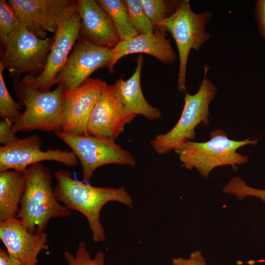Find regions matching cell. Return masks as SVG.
I'll return each mask as SVG.
<instances>
[{"label": "cell", "instance_id": "cell-1", "mask_svg": "<svg viewBox=\"0 0 265 265\" xmlns=\"http://www.w3.org/2000/svg\"><path fill=\"white\" fill-rule=\"evenodd\" d=\"M54 177L57 180L53 189L57 201L70 210L80 212L86 218L92 240L95 243L106 239L105 229L100 220L104 205L110 201H116L132 208L133 200L125 186H94L78 181L64 169L55 172Z\"/></svg>", "mask_w": 265, "mask_h": 265}, {"label": "cell", "instance_id": "cell-2", "mask_svg": "<svg viewBox=\"0 0 265 265\" xmlns=\"http://www.w3.org/2000/svg\"><path fill=\"white\" fill-rule=\"evenodd\" d=\"M26 186L16 218L21 220L28 231L34 234L45 232L53 218H66L71 210L57 201L49 168L41 162L26 170Z\"/></svg>", "mask_w": 265, "mask_h": 265}, {"label": "cell", "instance_id": "cell-3", "mask_svg": "<svg viewBox=\"0 0 265 265\" xmlns=\"http://www.w3.org/2000/svg\"><path fill=\"white\" fill-rule=\"evenodd\" d=\"M209 140L204 142L188 141L174 151L183 167L188 170L195 168L205 179L209 178L210 172L216 167L230 165L236 171L237 165L247 162L248 156L237 150L246 145H257L259 140L230 139L221 129L212 131Z\"/></svg>", "mask_w": 265, "mask_h": 265}, {"label": "cell", "instance_id": "cell-4", "mask_svg": "<svg viewBox=\"0 0 265 265\" xmlns=\"http://www.w3.org/2000/svg\"><path fill=\"white\" fill-rule=\"evenodd\" d=\"M12 87L19 103L25 107L13 125L19 132L39 130L47 132L62 131V103L64 89L57 84L52 91H41L13 80Z\"/></svg>", "mask_w": 265, "mask_h": 265}, {"label": "cell", "instance_id": "cell-5", "mask_svg": "<svg viewBox=\"0 0 265 265\" xmlns=\"http://www.w3.org/2000/svg\"><path fill=\"white\" fill-rule=\"evenodd\" d=\"M208 64L204 66L203 79L198 91L193 95L185 93L184 108L180 119L169 132L156 135L150 144L156 153L165 154L180 147L188 141L196 137L195 129L203 123L209 124V106L215 97L217 88L206 78L209 70Z\"/></svg>", "mask_w": 265, "mask_h": 265}, {"label": "cell", "instance_id": "cell-6", "mask_svg": "<svg viewBox=\"0 0 265 265\" xmlns=\"http://www.w3.org/2000/svg\"><path fill=\"white\" fill-rule=\"evenodd\" d=\"M212 15L210 11L195 13L188 0H182L177 11L156 26L169 32L177 45L179 57L177 87L181 92H186V67L190 51H199L210 39V35L205 28Z\"/></svg>", "mask_w": 265, "mask_h": 265}, {"label": "cell", "instance_id": "cell-7", "mask_svg": "<svg viewBox=\"0 0 265 265\" xmlns=\"http://www.w3.org/2000/svg\"><path fill=\"white\" fill-rule=\"evenodd\" d=\"M53 133L69 146L77 156L80 162L85 182H89L95 170L102 165L116 164L134 166L136 164L129 151L111 139L62 131Z\"/></svg>", "mask_w": 265, "mask_h": 265}, {"label": "cell", "instance_id": "cell-8", "mask_svg": "<svg viewBox=\"0 0 265 265\" xmlns=\"http://www.w3.org/2000/svg\"><path fill=\"white\" fill-rule=\"evenodd\" d=\"M54 39H41L23 26L1 50L0 62L13 80L25 73L34 76L44 70Z\"/></svg>", "mask_w": 265, "mask_h": 265}, {"label": "cell", "instance_id": "cell-9", "mask_svg": "<svg viewBox=\"0 0 265 265\" xmlns=\"http://www.w3.org/2000/svg\"><path fill=\"white\" fill-rule=\"evenodd\" d=\"M23 26L41 39L47 31L56 32L60 25L77 11L74 0H8Z\"/></svg>", "mask_w": 265, "mask_h": 265}, {"label": "cell", "instance_id": "cell-10", "mask_svg": "<svg viewBox=\"0 0 265 265\" xmlns=\"http://www.w3.org/2000/svg\"><path fill=\"white\" fill-rule=\"evenodd\" d=\"M80 26L81 18L77 10L60 25L54 34V41L41 73L37 77L27 74L21 82L41 91H49L80 37Z\"/></svg>", "mask_w": 265, "mask_h": 265}, {"label": "cell", "instance_id": "cell-11", "mask_svg": "<svg viewBox=\"0 0 265 265\" xmlns=\"http://www.w3.org/2000/svg\"><path fill=\"white\" fill-rule=\"evenodd\" d=\"M112 49L99 46L80 36L64 67L56 76L55 84L61 85L64 92L78 88L94 71L107 67L112 58Z\"/></svg>", "mask_w": 265, "mask_h": 265}, {"label": "cell", "instance_id": "cell-12", "mask_svg": "<svg viewBox=\"0 0 265 265\" xmlns=\"http://www.w3.org/2000/svg\"><path fill=\"white\" fill-rule=\"evenodd\" d=\"M42 144L37 134L24 138H18L13 143L0 147V171L7 170L25 171L32 164L43 161L52 160L68 166L78 164V159L72 151L59 149H41Z\"/></svg>", "mask_w": 265, "mask_h": 265}, {"label": "cell", "instance_id": "cell-13", "mask_svg": "<svg viewBox=\"0 0 265 265\" xmlns=\"http://www.w3.org/2000/svg\"><path fill=\"white\" fill-rule=\"evenodd\" d=\"M106 82L89 78L75 90L64 92L62 103V131L69 133L88 135L89 119L96 102Z\"/></svg>", "mask_w": 265, "mask_h": 265}, {"label": "cell", "instance_id": "cell-14", "mask_svg": "<svg viewBox=\"0 0 265 265\" xmlns=\"http://www.w3.org/2000/svg\"><path fill=\"white\" fill-rule=\"evenodd\" d=\"M136 115L124 109L112 85L106 84L97 99L88 124V135L115 140Z\"/></svg>", "mask_w": 265, "mask_h": 265}, {"label": "cell", "instance_id": "cell-15", "mask_svg": "<svg viewBox=\"0 0 265 265\" xmlns=\"http://www.w3.org/2000/svg\"><path fill=\"white\" fill-rule=\"evenodd\" d=\"M0 238L9 254L22 265H37L39 253L49 248L45 232H30L16 217L0 222Z\"/></svg>", "mask_w": 265, "mask_h": 265}, {"label": "cell", "instance_id": "cell-16", "mask_svg": "<svg viewBox=\"0 0 265 265\" xmlns=\"http://www.w3.org/2000/svg\"><path fill=\"white\" fill-rule=\"evenodd\" d=\"M166 30L156 27L154 33L138 35L120 41L112 49V58L107 68L110 74L114 67L123 57L133 53H143L151 55L164 64L173 63L177 58L169 39L166 38Z\"/></svg>", "mask_w": 265, "mask_h": 265}, {"label": "cell", "instance_id": "cell-17", "mask_svg": "<svg viewBox=\"0 0 265 265\" xmlns=\"http://www.w3.org/2000/svg\"><path fill=\"white\" fill-rule=\"evenodd\" d=\"M77 9L81 18L80 37L110 48L121 41L112 20L96 0H77Z\"/></svg>", "mask_w": 265, "mask_h": 265}, {"label": "cell", "instance_id": "cell-18", "mask_svg": "<svg viewBox=\"0 0 265 265\" xmlns=\"http://www.w3.org/2000/svg\"><path fill=\"white\" fill-rule=\"evenodd\" d=\"M136 61L135 70L129 79L119 78L112 84L114 93L128 113L141 115L150 120L159 119L161 116L160 111L148 103L142 91L140 75L143 57L141 54L138 55Z\"/></svg>", "mask_w": 265, "mask_h": 265}, {"label": "cell", "instance_id": "cell-19", "mask_svg": "<svg viewBox=\"0 0 265 265\" xmlns=\"http://www.w3.org/2000/svg\"><path fill=\"white\" fill-rule=\"evenodd\" d=\"M26 186V170L0 171V222L16 217Z\"/></svg>", "mask_w": 265, "mask_h": 265}, {"label": "cell", "instance_id": "cell-20", "mask_svg": "<svg viewBox=\"0 0 265 265\" xmlns=\"http://www.w3.org/2000/svg\"><path fill=\"white\" fill-rule=\"evenodd\" d=\"M113 23L121 41L138 35L133 27L125 0H96Z\"/></svg>", "mask_w": 265, "mask_h": 265}, {"label": "cell", "instance_id": "cell-21", "mask_svg": "<svg viewBox=\"0 0 265 265\" xmlns=\"http://www.w3.org/2000/svg\"><path fill=\"white\" fill-rule=\"evenodd\" d=\"M23 27L15 12L5 0H0V41L1 50Z\"/></svg>", "mask_w": 265, "mask_h": 265}, {"label": "cell", "instance_id": "cell-22", "mask_svg": "<svg viewBox=\"0 0 265 265\" xmlns=\"http://www.w3.org/2000/svg\"><path fill=\"white\" fill-rule=\"evenodd\" d=\"M147 17L156 27L172 16L178 9L180 1L177 0H139Z\"/></svg>", "mask_w": 265, "mask_h": 265}, {"label": "cell", "instance_id": "cell-23", "mask_svg": "<svg viewBox=\"0 0 265 265\" xmlns=\"http://www.w3.org/2000/svg\"><path fill=\"white\" fill-rule=\"evenodd\" d=\"M4 66L0 62V117L1 120L8 119L13 124L22 114L21 105L10 95L5 84L3 71Z\"/></svg>", "mask_w": 265, "mask_h": 265}, {"label": "cell", "instance_id": "cell-24", "mask_svg": "<svg viewBox=\"0 0 265 265\" xmlns=\"http://www.w3.org/2000/svg\"><path fill=\"white\" fill-rule=\"evenodd\" d=\"M132 24L138 34L154 32L156 27L145 13L139 0H125Z\"/></svg>", "mask_w": 265, "mask_h": 265}, {"label": "cell", "instance_id": "cell-25", "mask_svg": "<svg viewBox=\"0 0 265 265\" xmlns=\"http://www.w3.org/2000/svg\"><path fill=\"white\" fill-rule=\"evenodd\" d=\"M65 259L68 265H105V254L99 251L92 259L87 251L86 244L83 241L78 243V248L75 255L65 251L64 253Z\"/></svg>", "mask_w": 265, "mask_h": 265}, {"label": "cell", "instance_id": "cell-26", "mask_svg": "<svg viewBox=\"0 0 265 265\" xmlns=\"http://www.w3.org/2000/svg\"><path fill=\"white\" fill-rule=\"evenodd\" d=\"M224 193L235 195L239 200L251 196L259 198L265 203V190L249 186L239 177L235 176L224 186Z\"/></svg>", "mask_w": 265, "mask_h": 265}, {"label": "cell", "instance_id": "cell-27", "mask_svg": "<svg viewBox=\"0 0 265 265\" xmlns=\"http://www.w3.org/2000/svg\"><path fill=\"white\" fill-rule=\"evenodd\" d=\"M13 123L8 119L0 121V143L2 146L10 144L18 138L13 129Z\"/></svg>", "mask_w": 265, "mask_h": 265}, {"label": "cell", "instance_id": "cell-28", "mask_svg": "<svg viewBox=\"0 0 265 265\" xmlns=\"http://www.w3.org/2000/svg\"><path fill=\"white\" fill-rule=\"evenodd\" d=\"M172 265H207L202 252L196 250L192 252L188 259L181 257L173 258Z\"/></svg>", "mask_w": 265, "mask_h": 265}, {"label": "cell", "instance_id": "cell-29", "mask_svg": "<svg viewBox=\"0 0 265 265\" xmlns=\"http://www.w3.org/2000/svg\"><path fill=\"white\" fill-rule=\"evenodd\" d=\"M255 18L258 24L261 37L265 39V0H258L255 2Z\"/></svg>", "mask_w": 265, "mask_h": 265}, {"label": "cell", "instance_id": "cell-30", "mask_svg": "<svg viewBox=\"0 0 265 265\" xmlns=\"http://www.w3.org/2000/svg\"><path fill=\"white\" fill-rule=\"evenodd\" d=\"M0 265H22L17 260L12 257L6 249L0 248Z\"/></svg>", "mask_w": 265, "mask_h": 265}]
</instances>
